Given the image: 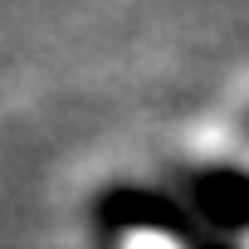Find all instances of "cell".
Masks as SVG:
<instances>
[{
    "mask_svg": "<svg viewBox=\"0 0 249 249\" xmlns=\"http://www.w3.org/2000/svg\"><path fill=\"white\" fill-rule=\"evenodd\" d=\"M191 205L220 230H244L249 225V176L244 171H225V166L200 171L191 181Z\"/></svg>",
    "mask_w": 249,
    "mask_h": 249,
    "instance_id": "obj_1",
    "label": "cell"
},
{
    "mask_svg": "<svg viewBox=\"0 0 249 249\" xmlns=\"http://www.w3.org/2000/svg\"><path fill=\"white\" fill-rule=\"evenodd\" d=\"M103 220L107 225H161V230H181L186 215L171 205V200H157V196H142V191H117L103 200Z\"/></svg>",
    "mask_w": 249,
    "mask_h": 249,
    "instance_id": "obj_2",
    "label": "cell"
}]
</instances>
